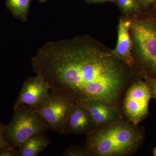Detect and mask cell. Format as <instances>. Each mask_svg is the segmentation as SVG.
Instances as JSON below:
<instances>
[{
    "label": "cell",
    "instance_id": "6da1fadb",
    "mask_svg": "<svg viewBox=\"0 0 156 156\" xmlns=\"http://www.w3.org/2000/svg\"><path fill=\"white\" fill-rule=\"evenodd\" d=\"M125 63L88 36L50 41L39 48L31 62L37 76L51 89L76 102H118L128 80Z\"/></svg>",
    "mask_w": 156,
    "mask_h": 156
},
{
    "label": "cell",
    "instance_id": "7a4b0ae2",
    "mask_svg": "<svg viewBox=\"0 0 156 156\" xmlns=\"http://www.w3.org/2000/svg\"><path fill=\"white\" fill-rule=\"evenodd\" d=\"M95 128L87 134L86 149L90 154L121 156L130 154L139 147L141 132L120 121Z\"/></svg>",
    "mask_w": 156,
    "mask_h": 156
},
{
    "label": "cell",
    "instance_id": "3957f363",
    "mask_svg": "<svg viewBox=\"0 0 156 156\" xmlns=\"http://www.w3.org/2000/svg\"><path fill=\"white\" fill-rule=\"evenodd\" d=\"M131 20L133 50L144 67L156 75V9L143 11Z\"/></svg>",
    "mask_w": 156,
    "mask_h": 156
},
{
    "label": "cell",
    "instance_id": "277c9868",
    "mask_svg": "<svg viewBox=\"0 0 156 156\" xmlns=\"http://www.w3.org/2000/svg\"><path fill=\"white\" fill-rule=\"evenodd\" d=\"M14 109L13 118L5 126L4 131V138L13 147L19 149L34 134L44 133L50 129L46 121L27 105Z\"/></svg>",
    "mask_w": 156,
    "mask_h": 156
},
{
    "label": "cell",
    "instance_id": "5b68a950",
    "mask_svg": "<svg viewBox=\"0 0 156 156\" xmlns=\"http://www.w3.org/2000/svg\"><path fill=\"white\" fill-rule=\"evenodd\" d=\"M76 102L64 92L51 89L32 110L44 119L50 129L64 134L69 119Z\"/></svg>",
    "mask_w": 156,
    "mask_h": 156
},
{
    "label": "cell",
    "instance_id": "8992f818",
    "mask_svg": "<svg viewBox=\"0 0 156 156\" xmlns=\"http://www.w3.org/2000/svg\"><path fill=\"white\" fill-rule=\"evenodd\" d=\"M151 92L149 84L142 81L134 83L127 91L124 100V111L126 117L134 126L147 115Z\"/></svg>",
    "mask_w": 156,
    "mask_h": 156
},
{
    "label": "cell",
    "instance_id": "52a82bcc",
    "mask_svg": "<svg viewBox=\"0 0 156 156\" xmlns=\"http://www.w3.org/2000/svg\"><path fill=\"white\" fill-rule=\"evenodd\" d=\"M51 89L50 85L39 76L28 78L23 84L14 109L22 105L33 108L43 100Z\"/></svg>",
    "mask_w": 156,
    "mask_h": 156
},
{
    "label": "cell",
    "instance_id": "ba28073f",
    "mask_svg": "<svg viewBox=\"0 0 156 156\" xmlns=\"http://www.w3.org/2000/svg\"><path fill=\"white\" fill-rule=\"evenodd\" d=\"M79 103L89 112L95 126H103L120 121L119 112L112 105L100 100L88 99Z\"/></svg>",
    "mask_w": 156,
    "mask_h": 156
},
{
    "label": "cell",
    "instance_id": "9c48e42d",
    "mask_svg": "<svg viewBox=\"0 0 156 156\" xmlns=\"http://www.w3.org/2000/svg\"><path fill=\"white\" fill-rule=\"evenodd\" d=\"M131 20L128 18H120L118 28V40L113 53L117 58L129 66H132L135 63L132 55L133 41L130 34Z\"/></svg>",
    "mask_w": 156,
    "mask_h": 156
},
{
    "label": "cell",
    "instance_id": "30bf717a",
    "mask_svg": "<svg viewBox=\"0 0 156 156\" xmlns=\"http://www.w3.org/2000/svg\"><path fill=\"white\" fill-rule=\"evenodd\" d=\"M89 112L83 107L76 102L73 108L64 134H88L95 128Z\"/></svg>",
    "mask_w": 156,
    "mask_h": 156
},
{
    "label": "cell",
    "instance_id": "8fae6325",
    "mask_svg": "<svg viewBox=\"0 0 156 156\" xmlns=\"http://www.w3.org/2000/svg\"><path fill=\"white\" fill-rule=\"evenodd\" d=\"M51 143V140L44 134H34L18 149L19 156H36L41 152Z\"/></svg>",
    "mask_w": 156,
    "mask_h": 156
},
{
    "label": "cell",
    "instance_id": "7c38bea8",
    "mask_svg": "<svg viewBox=\"0 0 156 156\" xmlns=\"http://www.w3.org/2000/svg\"><path fill=\"white\" fill-rule=\"evenodd\" d=\"M31 1L6 0V6L13 16L22 22H25L28 17Z\"/></svg>",
    "mask_w": 156,
    "mask_h": 156
},
{
    "label": "cell",
    "instance_id": "4fadbf2b",
    "mask_svg": "<svg viewBox=\"0 0 156 156\" xmlns=\"http://www.w3.org/2000/svg\"><path fill=\"white\" fill-rule=\"evenodd\" d=\"M126 16H136L143 12L138 0H115L114 2Z\"/></svg>",
    "mask_w": 156,
    "mask_h": 156
},
{
    "label": "cell",
    "instance_id": "5bb4252c",
    "mask_svg": "<svg viewBox=\"0 0 156 156\" xmlns=\"http://www.w3.org/2000/svg\"><path fill=\"white\" fill-rule=\"evenodd\" d=\"M89 155V152L86 148H83L78 146H73L68 148L65 151L64 156H87Z\"/></svg>",
    "mask_w": 156,
    "mask_h": 156
},
{
    "label": "cell",
    "instance_id": "9a60e30c",
    "mask_svg": "<svg viewBox=\"0 0 156 156\" xmlns=\"http://www.w3.org/2000/svg\"><path fill=\"white\" fill-rule=\"evenodd\" d=\"M0 156H19L18 150L11 145L0 147Z\"/></svg>",
    "mask_w": 156,
    "mask_h": 156
},
{
    "label": "cell",
    "instance_id": "2e32d148",
    "mask_svg": "<svg viewBox=\"0 0 156 156\" xmlns=\"http://www.w3.org/2000/svg\"><path fill=\"white\" fill-rule=\"evenodd\" d=\"M138 1L143 11L150 9L156 4V0H138Z\"/></svg>",
    "mask_w": 156,
    "mask_h": 156
},
{
    "label": "cell",
    "instance_id": "e0dca14e",
    "mask_svg": "<svg viewBox=\"0 0 156 156\" xmlns=\"http://www.w3.org/2000/svg\"><path fill=\"white\" fill-rule=\"evenodd\" d=\"M5 125L0 122V147L10 145L6 141L4 136V131Z\"/></svg>",
    "mask_w": 156,
    "mask_h": 156
},
{
    "label": "cell",
    "instance_id": "ac0fdd59",
    "mask_svg": "<svg viewBox=\"0 0 156 156\" xmlns=\"http://www.w3.org/2000/svg\"><path fill=\"white\" fill-rule=\"evenodd\" d=\"M148 84L156 100V78H148Z\"/></svg>",
    "mask_w": 156,
    "mask_h": 156
},
{
    "label": "cell",
    "instance_id": "d6986e66",
    "mask_svg": "<svg viewBox=\"0 0 156 156\" xmlns=\"http://www.w3.org/2000/svg\"><path fill=\"white\" fill-rule=\"evenodd\" d=\"M85 2L89 4H97L106 2H114L115 0H84Z\"/></svg>",
    "mask_w": 156,
    "mask_h": 156
},
{
    "label": "cell",
    "instance_id": "ffe728a7",
    "mask_svg": "<svg viewBox=\"0 0 156 156\" xmlns=\"http://www.w3.org/2000/svg\"><path fill=\"white\" fill-rule=\"evenodd\" d=\"M39 2H41L43 3L44 2H46V1H48V0H38Z\"/></svg>",
    "mask_w": 156,
    "mask_h": 156
},
{
    "label": "cell",
    "instance_id": "44dd1931",
    "mask_svg": "<svg viewBox=\"0 0 156 156\" xmlns=\"http://www.w3.org/2000/svg\"><path fill=\"white\" fill-rule=\"evenodd\" d=\"M155 149H156L155 150V149L154 150V154H156L155 156H156V148H155Z\"/></svg>",
    "mask_w": 156,
    "mask_h": 156
},
{
    "label": "cell",
    "instance_id": "7402d4cb",
    "mask_svg": "<svg viewBox=\"0 0 156 156\" xmlns=\"http://www.w3.org/2000/svg\"><path fill=\"white\" fill-rule=\"evenodd\" d=\"M153 7H154V8H155V9H156V4H155V5H154L153 6Z\"/></svg>",
    "mask_w": 156,
    "mask_h": 156
}]
</instances>
